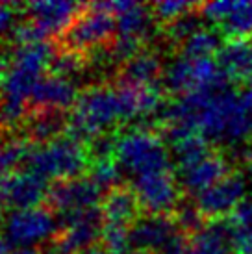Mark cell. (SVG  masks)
<instances>
[{
    "label": "cell",
    "mask_w": 252,
    "mask_h": 254,
    "mask_svg": "<svg viewBox=\"0 0 252 254\" xmlns=\"http://www.w3.org/2000/svg\"><path fill=\"white\" fill-rule=\"evenodd\" d=\"M178 234L175 215L143 213L130 226V245L133 251L158 253Z\"/></svg>",
    "instance_id": "obj_10"
},
{
    "label": "cell",
    "mask_w": 252,
    "mask_h": 254,
    "mask_svg": "<svg viewBox=\"0 0 252 254\" xmlns=\"http://www.w3.org/2000/svg\"><path fill=\"white\" fill-rule=\"evenodd\" d=\"M219 28L221 36L228 41L252 37V2H238L236 9L219 24Z\"/></svg>",
    "instance_id": "obj_21"
},
{
    "label": "cell",
    "mask_w": 252,
    "mask_h": 254,
    "mask_svg": "<svg viewBox=\"0 0 252 254\" xmlns=\"http://www.w3.org/2000/svg\"><path fill=\"white\" fill-rule=\"evenodd\" d=\"M245 177L238 171H232L228 177L223 178L213 188L196 195L195 204L198 206V210L206 221L224 219L228 217L241 202H245Z\"/></svg>",
    "instance_id": "obj_8"
},
{
    "label": "cell",
    "mask_w": 252,
    "mask_h": 254,
    "mask_svg": "<svg viewBox=\"0 0 252 254\" xmlns=\"http://www.w3.org/2000/svg\"><path fill=\"white\" fill-rule=\"evenodd\" d=\"M69 112L62 110H30L24 132L32 145H47L65 134Z\"/></svg>",
    "instance_id": "obj_16"
},
{
    "label": "cell",
    "mask_w": 252,
    "mask_h": 254,
    "mask_svg": "<svg viewBox=\"0 0 252 254\" xmlns=\"http://www.w3.org/2000/svg\"><path fill=\"white\" fill-rule=\"evenodd\" d=\"M154 254H189V238L186 234L178 232L165 247Z\"/></svg>",
    "instance_id": "obj_30"
},
{
    "label": "cell",
    "mask_w": 252,
    "mask_h": 254,
    "mask_svg": "<svg viewBox=\"0 0 252 254\" xmlns=\"http://www.w3.org/2000/svg\"><path fill=\"white\" fill-rule=\"evenodd\" d=\"M87 60L89 58L74 54V52H67V50H60L56 47V54L50 60L47 71L52 76H60L72 82V76H80L82 74L84 67L87 65Z\"/></svg>",
    "instance_id": "obj_24"
},
{
    "label": "cell",
    "mask_w": 252,
    "mask_h": 254,
    "mask_svg": "<svg viewBox=\"0 0 252 254\" xmlns=\"http://www.w3.org/2000/svg\"><path fill=\"white\" fill-rule=\"evenodd\" d=\"M251 135H252V134H251Z\"/></svg>",
    "instance_id": "obj_40"
},
{
    "label": "cell",
    "mask_w": 252,
    "mask_h": 254,
    "mask_svg": "<svg viewBox=\"0 0 252 254\" xmlns=\"http://www.w3.org/2000/svg\"><path fill=\"white\" fill-rule=\"evenodd\" d=\"M62 232L60 219L49 206H37L30 210H13L2 221V236L9 247L32 249L37 243L54 240Z\"/></svg>",
    "instance_id": "obj_5"
},
{
    "label": "cell",
    "mask_w": 252,
    "mask_h": 254,
    "mask_svg": "<svg viewBox=\"0 0 252 254\" xmlns=\"http://www.w3.org/2000/svg\"><path fill=\"white\" fill-rule=\"evenodd\" d=\"M115 24H117V36L135 37L145 43L152 37L158 22L152 15V7L137 2L130 11L115 17Z\"/></svg>",
    "instance_id": "obj_19"
},
{
    "label": "cell",
    "mask_w": 252,
    "mask_h": 254,
    "mask_svg": "<svg viewBox=\"0 0 252 254\" xmlns=\"http://www.w3.org/2000/svg\"><path fill=\"white\" fill-rule=\"evenodd\" d=\"M7 175H4V173H0V190H2V186H4V182H6Z\"/></svg>",
    "instance_id": "obj_36"
},
{
    "label": "cell",
    "mask_w": 252,
    "mask_h": 254,
    "mask_svg": "<svg viewBox=\"0 0 252 254\" xmlns=\"http://www.w3.org/2000/svg\"><path fill=\"white\" fill-rule=\"evenodd\" d=\"M102 198H104L102 190L87 175H84L78 178L50 182L49 193H47V206L56 215H63L76 210L100 206Z\"/></svg>",
    "instance_id": "obj_7"
},
{
    "label": "cell",
    "mask_w": 252,
    "mask_h": 254,
    "mask_svg": "<svg viewBox=\"0 0 252 254\" xmlns=\"http://www.w3.org/2000/svg\"><path fill=\"white\" fill-rule=\"evenodd\" d=\"M0 254H11V247L2 234H0Z\"/></svg>",
    "instance_id": "obj_33"
},
{
    "label": "cell",
    "mask_w": 252,
    "mask_h": 254,
    "mask_svg": "<svg viewBox=\"0 0 252 254\" xmlns=\"http://www.w3.org/2000/svg\"><path fill=\"white\" fill-rule=\"evenodd\" d=\"M22 165V171L56 182L87 175L91 158L85 145L62 135L47 145H34Z\"/></svg>",
    "instance_id": "obj_2"
},
{
    "label": "cell",
    "mask_w": 252,
    "mask_h": 254,
    "mask_svg": "<svg viewBox=\"0 0 252 254\" xmlns=\"http://www.w3.org/2000/svg\"><path fill=\"white\" fill-rule=\"evenodd\" d=\"M4 221V210H2V202H0V223Z\"/></svg>",
    "instance_id": "obj_37"
},
{
    "label": "cell",
    "mask_w": 252,
    "mask_h": 254,
    "mask_svg": "<svg viewBox=\"0 0 252 254\" xmlns=\"http://www.w3.org/2000/svg\"><path fill=\"white\" fill-rule=\"evenodd\" d=\"M126 254H154V253H147V251H128Z\"/></svg>",
    "instance_id": "obj_35"
},
{
    "label": "cell",
    "mask_w": 252,
    "mask_h": 254,
    "mask_svg": "<svg viewBox=\"0 0 252 254\" xmlns=\"http://www.w3.org/2000/svg\"><path fill=\"white\" fill-rule=\"evenodd\" d=\"M123 169H121L117 158H104V160H93L89 169H87V177L97 184L102 190V193L115 190L123 186Z\"/></svg>",
    "instance_id": "obj_23"
},
{
    "label": "cell",
    "mask_w": 252,
    "mask_h": 254,
    "mask_svg": "<svg viewBox=\"0 0 252 254\" xmlns=\"http://www.w3.org/2000/svg\"><path fill=\"white\" fill-rule=\"evenodd\" d=\"M115 36V17L108 11L97 9L93 4H85L76 19L65 28L62 36L56 37V47L60 50L89 58L91 52L108 45Z\"/></svg>",
    "instance_id": "obj_4"
},
{
    "label": "cell",
    "mask_w": 252,
    "mask_h": 254,
    "mask_svg": "<svg viewBox=\"0 0 252 254\" xmlns=\"http://www.w3.org/2000/svg\"><path fill=\"white\" fill-rule=\"evenodd\" d=\"M80 93L76 85L70 80L52 74H45L37 80L32 97H30V110H62L70 112L76 104Z\"/></svg>",
    "instance_id": "obj_11"
},
{
    "label": "cell",
    "mask_w": 252,
    "mask_h": 254,
    "mask_svg": "<svg viewBox=\"0 0 252 254\" xmlns=\"http://www.w3.org/2000/svg\"><path fill=\"white\" fill-rule=\"evenodd\" d=\"M161 87L176 97H184L196 89L195 62L189 58H178L163 71Z\"/></svg>",
    "instance_id": "obj_20"
},
{
    "label": "cell",
    "mask_w": 252,
    "mask_h": 254,
    "mask_svg": "<svg viewBox=\"0 0 252 254\" xmlns=\"http://www.w3.org/2000/svg\"><path fill=\"white\" fill-rule=\"evenodd\" d=\"M202 22L204 19L200 17L198 7H196L195 11H189V13L182 15L180 19L173 21L171 24L163 26V34H165V37L171 43H176V45L182 43L184 45L193 34H196L198 30H202Z\"/></svg>",
    "instance_id": "obj_25"
},
{
    "label": "cell",
    "mask_w": 252,
    "mask_h": 254,
    "mask_svg": "<svg viewBox=\"0 0 252 254\" xmlns=\"http://www.w3.org/2000/svg\"><path fill=\"white\" fill-rule=\"evenodd\" d=\"M232 173V167L228 160L221 152L213 150L206 160L196 163L195 167L180 173V186L186 193L200 195L202 191L213 188L223 178H226Z\"/></svg>",
    "instance_id": "obj_13"
},
{
    "label": "cell",
    "mask_w": 252,
    "mask_h": 254,
    "mask_svg": "<svg viewBox=\"0 0 252 254\" xmlns=\"http://www.w3.org/2000/svg\"><path fill=\"white\" fill-rule=\"evenodd\" d=\"M228 225L232 228L234 254H252V215L251 217L228 219Z\"/></svg>",
    "instance_id": "obj_28"
},
{
    "label": "cell",
    "mask_w": 252,
    "mask_h": 254,
    "mask_svg": "<svg viewBox=\"0 0 252 254\" xmlns=\"http://www.w3.org/2000/svg\"><path fill=\"white\" fill-rule=\"evenodd\" d=\"M13 22V6L0 4V34H4Z\"/></svg>",
    "instance_id": "obj_31"
},
{
    "label": "cell",
    "mask_w": 252,
    "mask_h": 254,
    "mask_svg": "<svg viewBox=\"0 0 252 254\" xmlns=\"http://www.w3.org/2000/svg\"><path fill=\"white\" fill-rule=\"evenodd\" d=\"M163 65L156 52L143 50L117 69V84L123 85H160Z\"/></svg>",
    "instance_id": "obj_14"
},
{
    "label": "cell",
    "mask_w": 252,
    "mask_h": 254,
    "mask_svg": "<svg viewBox=\"0 0 252 254\" xmlns=\"http://www.w3.org/2000/svg\"><path fill=\"white\" fill-rule=\"evenodd\" d=\"M115 158L123 173H128L133 178L173 171L165 139L156 130L130 128L125 134H119Z\"/></svg>",
    "instance_id": "obj_3"
},
{
    "label": "cell",
    "mask_w": 252,
    "mask_h": 254,
    "mask_svg": "<svg viewBox=\"0 0 252 254\" xmlns=\"http://www.w3.org/2000/svg\"><path fill=\"white\" fill-rule=\"evenodd\" d=\"M13 254H43V253L39 249L32 247V249H17V251H13Z\"/></svg>",
    "instance_id": "obj_34"
},
{
    "label": "cell",
    "mask_w": 252,
    "mask_h": 254,
    "mask_svg": "<svg viewBox=\"0 0 252 254\" xmlns=\"http://www.w3.org/2000/svg\"><path fill=\"white\" fill-rule=\"evenodd\" d=\"M11 41L17 47H24V45H32V43H41L47 41V34L45 30L32 19H24V21L17 22L13 28H11Z\"/></svg>",
    "instance_id": "obj_29"
},
{
    "label": "cell",
    "mask_w": 252,
    "mask_h": 254,
    "mask_svg": "<svg viewBox=\"0 0 252 254\" xmlns=\"http://www.w3.org/2000/svg\"><path fill=\"white\" fill-rule=\"evenodd\" d=\"M189 254H234L228 219L208 221L200 232L189 236Z\"/></svg>",
    "instance_id": "obj_18"
},
{
    "label": "cell",
    "mask_w": 252,
    "mask_h": 254,
    "mask_svg": "<svg viewBox=\"0 0 252 254\" xmlns=\"http://www.w3.org/2000/svg\"><path fill=\"white\" fill-rule=\"evenodd\" d=\"M150 7H152V15H154L156 22H161L163 26H167L173 21L180 19L182 15L195 11L198 4H193L188 0H163V2L152 4Z\"/></svg>",
    "instance_id": "obj_27"
},
{
    "label": "cell",
    "mask_w": 252,
    "mask_h": 254,
    "mask_svg": "<svg viewBox=\"0 0 252 254\" xmlns=\"http://www.w3.org/2000/svg\"><path fill=\"white\" fill-rule=\"evenodd\" d=\"M217 64L228 80L251 82L252 80V37L232 39L223 45L217 54Z\"/></svg>",
    "instance_id": "obj_17"
},
{
    "label": "cell",
    "mask_w": 252,
    "mask_h": 254,
    "mask_svg": "<svg viewBox=\"0 0 252 254\" xmlns=\"http://www.w3.org/2000/svg\"><path fill=\"white\" fill-rule=\"evenodd\" d=\"M100 245L110 254H126L130 245V226L119 223H106L100 236Z\"/></svg>",
    "instance_id": "obj_26"
},
{
    "label": "cell",
    "mask_w": 252,
    "mask_h": 254,
    "mask_svg": "<svg viewBox=\"0 0 252 254\" xmlns=\"http://www.w3.org/2000/svg\"><path fill=\"white\" fill-rule=\"evenodd\" d=\"M251 171H252V160H251Z\"/></svg>",
    "instance_id": "obj_39"
},
{
    "label": "cell",
    "mask_w": 252,
    "mask_h": 254,
    "mask_svg": "<svg viewBox=\"0 0 252 254\" xmlns=\"http://www.w3.org/2000/svg\"><path fill=\"white\" fill-rule=\"evenodd\" d=\"M119 119L123 117L117 89L110 85H89L80 93L74 108L69 112L63 135L87 147L93 137L106 132Z\"/></svg>",
    "instance_id": "obj_1"
},
{
    "label": "cell",
    "mask_w": 252,
    "mask_h": 254,
    "mask_svg": "<svg viewBox=\"0 0 252 254\" xmlns=\"http://www.w3.org/2000/svg\"><path fill=\"white\" fill-rule=\"evenodd\" d=\"M49 180L34 175L30 171H15L7 175L6 182L0 190L2 206H9L13 210H30L41 206V200H47Z\"/></svg>",
    "instance_id": "obj_9"
},
{
    "label": "cell",
    "mask_w": 252,
    "mask_h": 254,
    "mask_svg": "<svg viewBox=\"0 0 252 254\" xmlns=\"http://www.w3.org/2000/svg\"><path fill=\"white\" fill-rule=\"evenodd\" d=\"M80 254H110V253L98 243V245H95V247H89V249H85V251H82Z\"/></svg>",
    "instance_id": "obj_32"
},
{
    "label": "cell",
    "mask_w": 252,
    "mask_h": 254,
    "mask_svg": "<svg viewBox=\"0 0 252 254\" xmlns=\"http://www.w3.org/2000/svg\"><path fill=\"white\" fill-rule=\"evenodd\" d=\"M102 213L106 223H119V225L132 226L143 215V208L139 198L132 190V186L123 184L115 190L108 191L102 198Z\"/></svg>",
    "instance_id": "obj_15"
},
{
    "label": "cell",
    "mask_w": 252,
    "mask_h": 254,
    "mask_svg": "<svg viewBox=\"0 0 252 254\" xmlns=\"http://www.w3.org/2000/svg\"><path fill=\"white\" fill-rule=\"evenodd\" d=\"M24 9L28 13V19L35 21L49 37H60L65 32V28L76 19L80 11L85 7V4L76 2H30L24 4Z\"/></svg>",
    "instance_id": "obj_12"
},
{
    "label": "cell",
    "mask_w": 252,
    "mask_h": 254,
    "mask_svg": "<svg viewBox=\"0 0 252 254\" xmlns=\"http://www.w3.org/2000/svg\"><path fill=\"white\" fill-rule=\"evenodd\" d=\"M221 49V32L202 28L182 45V56L189 60H206L211 54H219Z\"/></svg>",
    "instance_id": "obj_22"
},
{
    "label": "cell",
    "mask_w": 252,
    "mask_h": 254,
    "mask_svg": "<svg viewBox=\"0 0 252 254\" xmlns=\"http://www.w3.org/2000/svg\"><path fill=\"white\" fill-rule=\"evenodd\" d=\"M180 180H176L173 171L143 175L132 180V190L139 198L143 213L173 215L180 206Z\"/></svg>",
    "instance_id": "obj_6"
},
{
    "label": "cell",
    "mask_w": 252,
    "mask_h": 254,
    "mask_svg": "<svg viewBox=\"0 0 252 254\" xmlns=\"http://www.w3.org/2000/svg\"><path fill=\"white\" fill-rule=\"evenodd\" d=\"M247 89H249V91L252 93V80H251V82H249V85H247Z\"/></svg>",
    "instance_id": "obj_38"
}]
</instances>
